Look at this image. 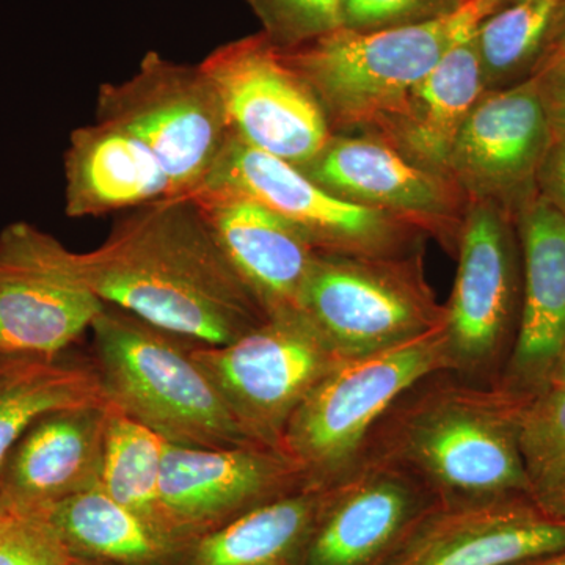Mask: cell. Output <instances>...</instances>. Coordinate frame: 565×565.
Returning a JSON list of instances; mask_svg holds the SVG:
<instances>
[{
    "label": "cell",
    "mask_w": 565,
    "mask_h": 565,
    "mask_svg": "<svg viewBox=\"0 0 565 565\" xmlns=\"http://www.w3.org/2000/svg\"><path fill=\"white\" fill-rule=\"evenodd\" d=\"M77 264L104 303L193 343H233L267 319L191 195L128 211Z\"/></svg>",
    "instance_id": "obj_1"
},
{
    "label": "cell",
    "mask_w": 565,
    "mask_h": 565,
    "mask_svg": "<svg viewBox=\"0 0 565 565\" xmlns=\"http://www.w3.org/2000/svg\"><path fill=\"white\" fill-rule=\"evenodd\" d=\"M531 396L434 371L394 401L360 460L399 468L444 503L527 497L520 423Z\"/></svg>",
    "instance_id": "obj_2"
},
{
    "label": "cell",
    "mask_w": 565,
    "mask_h": 565,
    "mask_svg": "<svg viewBox=\"0 0 565 565\" xmlns=\"http://www.w3.org/2000/svg\"><path fill=\"white\" fill-rule=\"evenodd\" d=\"M90 330L92 362L111 407L167 444L210 449L262 445L245 433L193 359V341L107 303Z\"/></svg>",
    "instance_id": "obj_3"
},
{
    "label": "cell",
    "mask_w": 565,
    "mask_h": 565,
    "mask_svg": "<svg viewBox=\"0 0 565 565\" xmlns=\"http://www.w3.org/2000/svg\"><path fill=\"white\" fill-rule=\"evenodd\" d=\"M478 24L467 0L440 20L367 32L340 28L280 52L310 85L333 134L373 136Z\"/></svg>",
    "instance_id": "obj_4"
},
{
    "label": "cell",
    "mask_w": 565,
    "mask_h": 565,
    "mask_svg": "<svg viewBox=\"0 0 565 565\" xmlns=\"http://www.w3.org/2000/svg\"><path fill=\"white\" fill-rule=\"evenodd\" d=\"M438 370H448L444 327L386 351L341 360L294 412L282 434V455L308 484H332L359 462L394 401Z\"/></svg>",
    "instance_id": "obj_5"
},
{
    "label": "cell",
    "mask_w": 565,
    "mask_h": 565,
    "mask_svg": "<svg viewBox=\"0 0 565 565\" xmlns=\"http://www.w3.org/2000/svg\"><path fill=\"white\" fill-rule=\"evenodd\" d=\"M299 311L344 359L408 343L446 319L427 281L424 247L396 256L318 253Z\"/></svg>",
    "instance_id": "obj_6"
},
{
    "label": "cell",
    "mask_w": 565,
    "mask_h": 565,
    "mask_svg": "<svg viewBox=\"0 0 565 565\" xmlns=\"http://www.w3.org/2000/svg\"><path fill=\"white\" fill-rule=\"evenodd\" d=\"M95 118L120 126L151 151L172 196L202 188L232 136L217 92L200 65L174 63L152 51L129 79L99 87Z\"/></svg>",
    "instance_id": "obj_7"
},
{
    "label": "cell",
    "mask_w": 565,
    "mask_h": 565,
    "mask_svg": "<svg viewBox=\"0 0 565 565\" xmlns=\"http://www.w3.org/2000/svg\"><path fill=\"white\" fill-rule=\"evenodd\" d=\"M192 355L245 433L280 452L294 412L344 359L299 310L267 316L233 343H193Z\"/></svg>",
    "instance_id": "obj_8"
},
{
    "label": "cell",
    "mask_w": 565,
    "mask_h": 565,
    "mask_svg": "<svg viewBox=\"0 0 565 565\" xmlns=\"http://www.w3.org/2000/svg\"><path fill=\"white\" fill-rule=\"evenodd\" d=\"M457 273L445 303L448 370L498 384L514 348L522 308L508 210L470 200L456 248Z\"/></svg>",
    "instance_id": "obj_9"
},
{
    "label": "cell",
    "mask_w": 565,
    "mask_h": 565,
    "mask_svg": "<svg viewBox=\"0 0 565 565\" xmlns=\"http://www.w3.org/2000/svg\"><path fill=\"white\" fill-rule=\"evenodd\" d=\"M199 191L250 196L285 217L316 252L327 255H407L423 248L427 239L392 214L338 199L297 167L256 150L233 134Z\"/></svg>",
    "instance_id": "obj_10"
},
{
    "label": "cell",
    "mask_w": 565,
    "mask_h": 565,
    "mask_svg": "<svg viewBox=\"0 0 565 565\" xmlns=\"http://www.w3.org/2000/svg\"><path fill=\"white\" fill-rule=\"evenodd\" d=\"M200 68L217 92L230 131L256 150L300 169L332 139L310 85L263 32L222 44Z\"/></svg>",
    "instance_id": "obj_11"
},
{
    "label": "cell",
    "mask_w": 565,
    "mask_h": 565,
    "mask_svg": "<svg viewBox=\"0 0 565 565\" xmlns=\"http://www.w3.org/2000/svg\"><path fill=\"white\" fill-rule=\"evenodd\" d=\"M106 303L77 253L29 222L0 230V353L58 355L92 329Z\"/></svg>",
    "instance_id": "obj_12"
},
{
    "label": "cell",
    "mask_w": 565,
    "mask_h": 565,
    "mask_svg": "<svg viewBox=\"0 0 565 565\" xmlns=\"http://www.w3.org/2000/svg\"><path fill=\"white\" fill-rule=\"evenodd\" d=\"M308 486L292 460L269 446L210 449L166 444L159 490L162 525L193 544Z\"/></svg>",
    "instance_id": "obj_13"
},
{
    "label": "cell",
    "mask_w": 565,
    "mask_h": 565,
    "mask_svg": "<svg viewBox=\"0 0 565 565\" xmlns=\"http://www.w3.org/2000/svg\"><path fill=\"white\" fill-rule=\"evenodd\" d=\"M299 170L338 199L411 223L456 255L470 200L448 174L423 169L366 134H333Z\"/></svg>",
    "instance_id": "obj_14"
},
{
    "label": "cell",
    "mask_w": 565,
    "mask_h": 565,
    "mask_svg": "<svg viewBox=\"0 0 565 565\" xmlns=\"http://www.w3.org/2000/svg\"><path fill=\"white\" fill-rule=\"evenodd\" d=\"M437 497L411 475L362 459L323 487L300 565H382Z\"/></svg>",
    "instance_id": "obj_15"
},
{
    "label": "cell",
    "mask_w": 565,
    "mask_h": 565,
    "mask_svg": "<svg viewBox=\"0 0 565 565\" xmlns=\"http://www.w3.org/2000/svg\"><path fill=\"white\" fill-rule=\"evenodd\" d=\"M552 145L544 104L533 77L486 90L463 122L448 161V177L468 200L509 210L525 202Z\"/></svg>",
    "instance_id": "obj_16"
},
{
    "label": "cell",
    "mask_w": 565,
    "mask_h": 565,
    "mask_svg": "<svg viewBox=\"0 0 565 565\" xmlns=\"http://www.w3.org/2000/svg\"><path fill=\"white\" fill-rule=\"evenodd\" d=\"M565 548V523L527 497L424 512L382 565H516Z\"/></svg>",
    "instance_id": "obj_17"
},
{
    "label": "cell",
    "mask_w": 565,
    "mask_h": 565,
    "mask_svg": "<svg viewBox=\"0 0 565 565\" xmlns=\"http://www.w3.org/2000/svg\"><path fill=\"white\" fill-rule=\"evenodd\" d=\"M522 308L514 348L500 382L523 394L541 392L565 351V217L541 193L519 207Z\"/></svg>",
    "instance_id": "obj_18"
},
{
    "label": "cell",
    "mask_w": 565,
    "mask_h": 565,
    "mask_svg": "<svg viewBox=\"0 0 565 565\" xmlns=\"http://www.w3.org/2000/svg\"><path fill=\"white\" fill-rule=\"evenodd\" d=\"M191 196L264 313L299 310L300 294L318 255L307 237L250 196L226 191H196Z\"/></svg>",
    "instance_id": "obj_19"
},
{
    "label": "cell",
    "mask_w": 565,
    "mask_h": 565,
    "mask_svg": "<svg viewBox=\"0 0 565 565\" xmlns=\"http://www.w3.org/2000/svg\"><path fill=\"white\" fill-rule=\"evenodd\" d=\"M109 404L52 412L29 427L0 473L14 515H46L54 505L99 487Z\"/></svg>",
    "instance_id": "obj_20"
},
{
    "label": "cell",
    "mask_w": 565,
    "mask_h": 565,
    "mask_svg": "<svg viewBox=\"0 0 565 565\" xmlns=\"http://www.w3.org/2000/svg\"><path fill=\"white\" fill-rule=\"evenodd\" d=\"M63 172L65 214L71 218L172 199L169 180L151 151L120 126L96 118L71 134Z\"/></svg>",
    "instance_id": "obj_21"
},
{
    "label": "cell",
    "mask_w": 565,
    "mask_h": 565,
    "mask_svg": "<svg viewBox=\"0 0 565 565\" xmlns=\"http://www.w3.org/2000/svg\"><path fill=\"white\" fill-rule=\"evenodd\" d=\"M486 90L473 33L446 52L373 137L416 166L448 174L457 136Z\"/></svg>",
    "instance_id": "obj_22"
},
{
    "label": "cell",
    "mask_w": 565,
    "mask_h": 565,
    "mask_svg": "<svg viewBox=\"0 0 565 565\" xmlns=\"http://www.w3.org/2000/svg\"><path fill=\"white\" fill-rule=\"evenodd\" d=\"M70 555L106 565H184L192 544L111 500L99 487L46 514Z\"/></svg>",
    "instance_id": "obj_23"
},
{
    "label": "cell",
    "mask_w": 565,
    "mask_h": 565,
    "mask_svg": "<svg viewBox=\"0 0 565 565\" xmlns=\"http://www.w3.org/2000/svg\"><path fill=\"white\" fill-rule=\"evenodd\" d=\"M106 404L90 355L0 353V473L13 446L43 416Z\"/></svg>",
    "instance_id": "obj_24"
},
{
    "label": "cell",
    "mask_w": 565,
    "mask_h": 565,
    "mask_svg": "<svg viewBox=\"0 0 565 565\" xmlns=\"http://www.w3.org/2000/svg\"><path fill=\"white\" fill-rule=\"evenodd\" d=\"M323 487L308 486L193 542L184 565H300Z\"/></svg>",
    "instance_id": "obj_25"
},
{
    "label": "cell",
    "mask_w": 565,
    "mask_h": 565,
    "mask_svg": "<svg viewBox=\"0 0 565 565\" xmlns=\"http://www.w3.org/2000/svg\"><path fill=\"white\" fill-rule=\"evenodd\" d=\"M166 444L161 435L109 404L99 489L162 530L159 490Z\"/></svg>",
    "instance_id": "obj_26"
},
{
    "label": "cell",
    "mask_w": 565,
    "mask_h": 565,
    "mask_svg": "<svg viewBox=\"0 0 565 565\" xmlns=\"http://www.w3.org/2000/svg\"><path fill=\"white\" fill-rule=\"evenodd\" d=\"M520 451L527 497L565 523V386L546 385L530 397L520 423Z\"/></svg>",
    "instance_id": "obj_27"
},
{
    "label": "cell",
    "mask_w": 565,
    "mask_h": 565,
    "mask_svg": "<svg viewBox=\"0 0 565 565\" xmlns=\"http://www.w3.org/2000/svg\"><path fill=\"white\" fill-rule=\"evenodd\" d=\"M563 2L520 0L479 22L475 43L487 90L504 87L516 74L535 66Z\"/></svg>",
    "instance_id": "obj_28"
},
{
    "label": "cell",
    "mask_w": 565,
    "mask_h": 565,
    "mask_svg": "<svg viewBox=\"0 0 565 565\" xmlns=\"http://www.w3.org/2000/svg\"><path fill=\"white\" fill-rule=\"evenodd\" d=\"M278 50H294L343 28L340 0H247Z\"/></svg>",
    "instance_id": "obj_29"
},
{
    "label": "cell",
    "mask_w": 565,
    "mask_h": 565,
    "mask_svg": "<svg viewBox=\"0 0 565 565\" xmlns=\"http://www.w3.org/2000/svg\"><path fill=\"white\" fill-rule=\"evenodd\" d=\"M343 28L381 31L440 20L467 0H340Z\"/></svg>",
    "instance_id": "obj_30"
},
{
    "label": "cell",
    "mask_w": 565,
    "mask_h": 565,
    "mask_svg": "<svg viewBox=\"0 0 565 565\" xmlns=\"http://www.w3.org/2000/svg\"><path fill=\"white\" fill-rule=\"evenodd\" d=\"M70 559L46 515H14L0 526V565H68Z\"/></svg>",
    "instance_id": "obj_31"
},
{
    "label": "cell",
    "mask_w": 565,
    "mask_h": 565,
    "mask_svg": "<svg viewBox=\"0 0 565 565\" xmlns=\"http://www.w3.org/2000/svg\"><path fill=\"white\" fill-rule=\"evenodd\" d=\"M531 77L544 104L552 141L565 140V58L535 70Z\"/></svg>",
    "instance_id": "obj_32"
},
{
    "label": "cell",
    "mask_w": 565,
    "mask_h": 565,
    "mask_svg": "<svg viewBox=\"0 0 565 565\" xmlns=\"http://www.w3.org/2000/svg\"><path fill=\"white\" fill-rule=\"evenodd\" d=\"M535 185L539 193L555 204L565 217V140L552 141L541 163Z\"/></svg>",
    "instance_id": "obj_33"
},
{
    "label": "cell",
    "mask_w": 565,
    "mask_h": 565,
    "mask_svg": "<svg viewBox=\"0 0 565 565\" xmlns=\"http://www.w3.org/2000/svg\"><path fill=\"white\" fill-rule=\"evenodd\" d=\"M561 58H565V0L559 10L556 11L552 25H550L548 35H546L544 47H542L534 71L548 65V63L561 61Z\"/></svg>",
    "instance_id": "obj_34"
},
{
    "label": "cell",
    "mask_w": 565,
    "mask_h": 565,
    "mask_svg": "<svg viewBox=\"0 0 565 565\" xmlns=\"http://www.w3.org/2000/svg\"><path fill=\"white\" fill-rule=\"evenodd\" d=\"M519 2L520 0H468L479 22Z\"/></svg>",
    "instance_id": "obj_35"
},
{
    "label": "cell",
    "mask_w": 565,
    "mask_h": 565,
    "mask_svg": "<svg viewBox=\"0 0 565 565\" xmlns=\"http://www.w3.org/2000/svg\"><path fill=\"white\" fill-rule=\"evenodd\" d=\"M516 565H565V548L548 553V555L534 557V559L525 561V563Z\"/></svg>",
    "instance_id": "obj_36"
},
{
    "label": "cell",
    "mask_w": 565,
    "mask_h": 565,
    "mask_svg": "<svg viewBox=\"0 0 565 565\" xmlns=\"http://www.w3.org/2000/svg\"><path fill=\"white\" fill-rule=\"evenodd\" d=\"M546 385L565 386V351L561 353L559 359H557L555 367H553L552 374H550Z\"/></svg>",
    "instance_id": "obj_37"
},
{
    "label": "cell",
    "mask_w": 565,
    "mask_h": 565,
    "mask_svg": "<svg viewBox=\"0 0 565 565\" xmlns=\"http://www.w3.org/2000/svg\"><path fill=\"white\" fill-rule=\"evenodd\" d=\"M11 516H14L13 512H11L9 503H7L6 497H3L2 490H0V525L6 523L7 520H10Z\"/></svg>",
    "instance_id": "obj_38"
},
{
    "label": "cell",
    "mask_w": 565,
    "mask_h": 565,
    "mask_svg": "<svg viewBox=\"0 0 565 565\" xmlns=\"http://www.w3.org/2000/svg\"><path fill=\"white\" fill-rule=\"evenodd\" d=\"M68 565H106V564L93 563V561L81 559V557L71 556Z\"/></svg>",
    "instance_id": "obj_39"
},
{
    "label": "cell",
    "mask_w": 565,
    "mask_h": 565,
    "mask_svg": "<svg viewBox=\"0 0 565 565\" xmlns=\"http://www.w3.org/2000/svg\"><path fill=\"white\" fill-rule=\"evenodd\" d=\"M7 522H9V520H7ZM2 525H3V523H2ZM2 525H0V526H2Z\"/></svg>",
    "instance_id": "obj_40"
}]
</instances>
